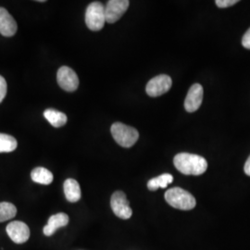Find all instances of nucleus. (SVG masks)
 I'll return each instance as SVG.
<instances>
[{
	"mask_svg": "<svg viewBox=\"0 0 250 250\" xmlns=\"http://www.w3.org/2000/svg\"><path fill=\"white\" fill-rule=\"evenodd\" d=\"M175 168L186 175H201L208 169V162L199 155L179 153L173 160Z\"/></svg>",
	"mask_w": 250,
	"mask_h": 250,
	"instance_id": "1",
	"label": "nucleus"
},
{
	"mask_svg": "<svg viewBox=\"0 0 250 250\" xmlns=\"http://www.w3.org/2000/svg\"><path fill=\"white\" fill-rule=\"evenodd\" d=\"M165 199L169 205L181 210L193 209L197 204L193 195L180 188L169 189L165 193Z\"/></svg>",
	"mask_w": 250,
	"mask_h": 250,
	"instance_id": "2",
	"label": "nucleus"
},
{
	"mask_svg": "<svg viewBox=\"0 0 250 250\" xmlns=\"http://www.w3.org/2000/svg\"><path fill=\"white\" fill-rule=\"evenodd\" d=\"M110 132L117 144L124 147L133 146L139 138V134L135 128L122 123L113 124L110 128Z\"/></svg>",
	"mask_w": 250,
	"mask_h": 250,
	"instance_id": "3",
	"label": "nucleus"
},
{
	"mask_svg": "<svg viewBox=\"0 0 250 250\" xmlns=\"http://www.w3.org/2000/svg\"><path fill=\"white\" fill-rule=\"evenodd\" d=\"M106 22L105 7L100 2H93L85 11V23L91 31L101 30Z\"/></svg>",
	"mask_w": 250,
	"mask_h": 250,
	"instance_id": "4",
	"label": "nucleus"
},
{
	"mask_svg": "<svg viewBox=\"0 0 250 250\" xmlns=\"http://www.w3.org/2000/svg\"><path fill=\"white\" fill-rule=\"evenodd\" d=\"M110 207L117 217L123 220H128L132 217L133 210L129 205L126 195L123 191H116L113 193L110 199Z\"/></svg>",
	"mask_w": 250,
	"mask_h": 250,
	"instance_id": "5",
	"label": "nucleus"
},
{
	"mask_svg": "<svg viewBox=\"0 0 250 250\" xmlns=\"http://www.w3.org/2000/svg\"><path fill=\"white\" fill-rule=\"evenodd\" d=\"M172 81L170 76L166 74H161L152 78L151 80L147 83L146 91L149 97L156 98L167 93L170 89Z\"/></svg>",
	"mask_w": 250,
	"mask_h": 250,
	"instance_id": "6",
	"label": "nucleus"
},
{
	"mask_svg": "<svg viewBox=\"0 0 250 250\" xmlns=\"http://www.w3.org/2000/svg\"><path fill=\"white\" fill-rule=\"evenodd\" d=\"M57 81L59 85L67 92H73L79 86V78L70 67L62 66L57 73Z\"/></svg>",
	"mask_w": 250,
	"mask_h": 250,
	"instance_id": "7",
	"label": "nucleus"
},
{
	"mask_svg": "<svg viewBox=\"0 0 250 250\" xmlns=\"http://www.w3.org/2000/svg\"><path fill=\"white\" fill-rule=\"evenodd\" d=\"M130 2L128 0H110L105 7L106 21L108 23H114L122 18L127 11Z\"/></svg>",
	"mask_w": 250,
	"mask_h": 250,
	"instance_id": "8",
	"label": "nucleus"
},
{
	"mask_svg": "<svg viewBox=\"0 0 250 250\" xmlns=\"http://www.w3.org/2000/svg\"><path fill=\"white\" fill-rule=\"evenodd\" d=\"M9 238L16 244H23L30 238V229L22 222L14 221L8 224L6 228Z\"/></svg>",
	"mask_w": 250,
	"mask_h": 250,
	"instance_id": "9",
	"label": "nucleus"
},
{
	"mask_svg": "<svg viewBox=\"0 0 250 250\" xmlns=\"http://www.w3.org/2000/svg\"><path fill=\"white\" fill-rule=\"evenodd\" d=\"M202 100L203 87L199 83H195L188 91V96L185 100V108L188 112H195L201 106Z\"/></svg>",
	"mask_w": 250,
	"mask_h": 250,
	"instance_id": "10",
	"label": "nucleus"
},
{
	"mask_svg": "<svg viewBox=\"0 0 250 250\" xmlns=\"http://www.w3.org/2000/svg\"><path fill=\"white\" fill-rule=\"evenodd\" d=\"M18 30L17 22L10 15L9 11L4 8H0V34L2 36H13Z\"/></svg>",
	"mask_w": 250,
	"mask_h": 250,
	"instance_id": "11",
	"label": "nucleus"
},
{
	"mask_svg": "<svg viewBox=\"0 0 250 250\" xmlns=\"http://www.w3.org/2000/svg\"><path fill=\"white\" fill-rule=\"evenodd\" d=\"M68 224H69V216L66 213L60 212V213L52 215L48 219L47 224L44 227L43 232L46 236H51L58 229L66 226Z\"/></svg>",
	"mask_w": 250,
	"mask_h": 250,
	"instance_id": "12",
	"label": "nucleus"
},
{
	"mask_svg": "<svg viewBox=\"0 0 250 250\" xmlns=\"http://www.w3.org/2000/svg\"><path fill=\"white\" fill-rule=\"evenodd\" d=\"M64 194L69 202L75 203L80 200L82 192L78 182L74 179H67L63 185Z\"/></svg>",
	"mask_w": 250,
	"mask_h": 250,
	"instance_id": "13",
	"label": "nucleus"
},
{
	"mask_svg": "<svg viewBox=\"0 0 250 250\" xmlns=\"http://www.w3.org/2000/svg\"><path fill=\"white\" fill-rule=\"evenodd\" d=\"M31 178L35 183L48 186L53 182V174L44 167H36L31 172Z\"/></svg>",
	"mask_w": 250,
	"mask_h": 250,
	"instance_id": "14",
	"label": "nucleus"
},
{
	"mask_svg": "<svg viewBox=\"0 0 250 250\" xmlns=\"http://www.w3.org/2000/svg\"><path fill=\"white\" fill-rule=\"evenodd\" d=\"M44 117L48 121V123L50 125L56 128L62 127L67 124V121H68V118L66 116V114H64L63 112H61L59 110L53 109V108L45 109V112H44Z\"/></svg>",
	"mask_w": 250,
	"mask_h": 250,
	"instance_id": "15",
	"label": "nucleus"
},
{
	"mask_svg": "<svg viewBox=\"0 0 250 250\" xmlns=\"http://www.w3.org/2000/svg\"><path fill=\"white\" fill-rule=\"evenodd\" d=\"M173 181V177L170 173L161 174L159 177L151 179L147 183V188L151 191H155L159 188H166Z\"/></svg>",
	"mask_w": 250,
	"mask_h": 250,
	"instance_id": "16",
	"label": "nucleus"
},
{
	"mask_svg": "<svg viewBox=\"0 0 250 250\" xmlns=\"http://www.w3.org/2000/svg\"><path fill=\"white\" fill-rule=\"evenodd\" d=\"M17 140L9 134L0 133V153H9L17 148Z\"/></svg>",
	"mask_w": 250,
	"mask_h": 250,
	"instance_id": "17",
	"label": "nucleus"
},
{
	"mask_svg": "<svg viewBox=\"0 0 250 250\" xmlns=\"http://www.w3.org/2000/svg\"><path fill=\"white\" fill-rule=\"evenodd\" d=\"M17 214L16 207L9 202L0 203V223H4L14 218Z\"/></svg>",
	"mask_w": 250,
	"mask_h": 250,
	"instance_id": "18",
	"label": "nucleus"
},
{
	"mask_svg": "<svg viewBox=\"0 0 250 250\" xmlns=\"http://www.w3.org/2000/svg\"><path fill=\"white\" fill-rule=\"evenodd\" d=\"M7 91H8L7 82L3 76L0 75V103L3 101V99H5L7 95Z\"/></svg>",
	"mask_w": 250,
	"mask_h": 250,
	"instance_id": "19",
	"label": "nucleus"
},
{
	"mask_svg": "<svg viewBox=\"0 0 250 250\" xmlns=\"http://www.w3.org/2000/svg\"><path fill=\"white\" fill-rule=\"evenodd\" d=\"M238 1L237 0H216L215 3L219 8H229L231 6H233L236 4Z\"/></svg>",
	"mask_w": 250,
	"mask_h": 250,
	"instance_id": "20",
	"label": "nucleus"
},
{
	"mask_svg": "<svg viewBox=\"0 0 250 250\" xmlns=\"http://www.w3.org/2000/svg\"><path fill=\"white\" fill-rule=\"evenodd\" d=\"M242 45L244 47L250 49V28L247 31V33L243 36Z\"/></svg>",
	"mask_w": 250,
	"mask_h": 250,
	"instance_id": "21",
	"label": "nucleus"
},
{
	"mask_svg": "<svg viewBox=\"0 0 250 250\" xmlns=\"http://www.w3.org/2000/svg\"><path fill=\"white\" fill-rule=\"evenodd\" d=\"M244 170L246 172L247 175L250 176V156L249 157V159L246 161V164H245V167H244Z\"/></svg>",
	"mask_w": 250,
	"mask_h": 250,
	"instance_id": "22",
	"label": "nucleus"
}]
</instances>
